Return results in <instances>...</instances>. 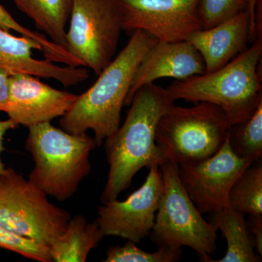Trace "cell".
<instances>
[{
  "label": "cell",
  "mask_w": 262,
  "mask_h": 262,
  "mask_svg": "<svg viewBox=\"0 0 262 262\" xmlns=\"http://www.w3.org/2000/svg\"><path fill=\"white\" fill-rule=\"evenodd\" d=\"M158 42L149 33L136 30L123 49L98 75L88 91L78 95L61 117V128L73 134L92 130L98 146L118 129L121 112L141 62Z\"/></svg>",
  "instance_id": "obj_2"
},
{
  "label": "cell",
  "mask_w": 262,
  "mask_h": 262,
  "mask_svg": "<svg viewBox=\"0 0 262 262\" xmlns=\"http://www.w3.org/2000/svg\"><path fill=\"white\" fill-rule=\"evenodd\" d=\"M42 52L40 45L28 37L10 34L0 28V70L10 76L25 74L38 78L52 79L66 88L77 85L89 79L84 67L58 66L49 60H38L33 51Z\"/></svg>",
  "instance_id": "obj_14"
},
{
  "label": "cell",
  "mask_w": 262,
  "mask_h": 262,
  "mask_svg": "<svg viewBox=\"0 0 262 262\" xmlns=\"http://www.w3.org/2000/svg\"><path fill=\"white\" fill-rule=\"evenodd\" d=\"M25 146L34 163L29 180L48 196L63 202L91 173L90 155L98 145L87 134H70L44 122L29 127Z\"/></svg>",
  "instance_id": "obj_4"
},
{
  "label": "cell",
  "mask_w": 262,
  "mask_h": 262,
  "mask_svg": "<svg viewBox=\"0 0 262 262\" xmlns=\"http://www.w3.org/2000/svg\"><path fill=\"white\" fill-rule=\"evenodd\" d=\"M122 0H73L66 49L100 75L115 57L123 31Z\"/></svg>",
  "instance_id": "obj_8"
},
{
  "label": "cell",
  "mask_w": 262,
  "mask_h": 262,
  "mask_svg": "<svg viewBox=\"0 0 262 262\" xmlns=\"http://www.w3.org/2000/svg\"><path fill=\"white\" fill-rule=\"evenodd\" d=\"M77 96L68 91L54 89L34 76L12 75L9 102L5 113L17 125L29 128L63 117Z\"/></svg>",
  "instance_id": "obj_12"
},
{
  "label": "cell",
  "mask_w": 262,
  "mask_h": 262,
  "mask_svg": "<svg viewBox=\"0 0 262 262\" xmlns=\"http://www.w3.org/2000/svg\"><path fill=\"white\" fill-rule=\"evenodd\" d=\"M104 237L96 221L82 215L71 217L63 233L49 246L52 261L84 262Z\"/></svg>",
  "instance_id": "obj_16"
},
{
  "label": "cell",
  "mask_w": 262,
  "mask_h": 262,
  "mask_svg": "<svg viewBox=\"0 0 262 262\" xmlns=\"http://www.w3.org/2000/svg\"><path fill=\"white\" fill-rule=\"evenodd\" d=\"M0 28L15 32L20 35L28 37L40 45L42 53L46 59L54 63H63L70 67H80V62L70 54L66 48L58 46L48 39L45 34L39 32H34L15 20L4 7L0 4Z\"/></svg>",
  "instance_id": "obj_21"
},
{
  "label": "cell",
  "mask_w": 262,
  "mask_h": 262,
  "mask_svg": "<svg viewBox=\"0 0 262 262\" xmlns=\"http://www.w3.org/2000/svg\"><path fill=\"white\" fill-rule=\"evenodd\" d=\"M130 105L124 123L103 141L110 169L101 195L103 204L128 189L141 169L160 166L166 160L155 135L160 119L173 100L166 89L151 83L136 91Z\"/></svg>",
  "instance_id": "obj_1"
},
{
  "label": "cell",
  "mask_w": 262,
  "mask_h": 262,
  "mask_svg": "<svg viewBox=\"0 0 262 262\" xmlns=\"http://www.w3.org/2000/svg\"><path fill=\"white\" fill-rule=\"evenodd\" d=\"M163 190L150 232L158 246L192 248L201 261L211 262L217 249V229L207 222L183 187L178 164L166 160L160 166Z\"/></svg>",
  "instance_id": "obj_5"
},
{
  "label": "cell",
  "mask_w": 262,
  "mask_h": 262,
  "mask_svg": "<svg viewBox=\"0 0 262 262\" xmlns=\"http://www.w3.org/2000/svg\"><path fill=\"white\" fill-rule=\"evenodd\" d=\"M71 217L13 169L6 168L0 175V225L8 230L49 248L63 233Z\"/></svg>",
  "instance_id": "obj_7"
},
{
  "label": "cell",
  "mask_w": 262,
  "mask_h": 262,
  "mask_svg": "<svg viewBox=\"0 0 262 262\" xmlns=\"http://www.w3.org/2000/svg\"><path fill=\"white\" fill-rule=\"evenodd\" d=\"M9 74L0 70V112H6L10 97Z\"/></svg>",
  "instance_id": "obj_26"
},
{
  "label": "cell",
  "mask_w": 262,
  "mask_h": 262,
  "mask_svg": "<svg viewBox=\"0 0 262 262\" xmlns=\"http://www.w3.org/2000/svg\"><path fill=\"white\" fill-rule=\"evenodd\" d=\"M187 40L203 57L206 72L218 70L251 42L249 14L245 10L212 28L196 31Z\"/></svg>",
  "instance_id": "obj_15"
},
{
  "label": "cell",
  "mask_w": 262,
  "mask_h": 262,
  "mask_svg": "<svg viewBox=\"0 0 262 262\" xmlns=\"http://www.w3.org/2000/svg\"><path fill=\"white\" fill-rule=\"evenodd\" d=\"M229 144L239 158L254 163L262 157V102L246 121L231 127Z\"/></svg>",
  "instance_id": "obj_20"
},
{
  "label": "cell",
  "mask_w": 262,
  "mask_h": 262,
  "mask_svg": "<svg viewBox=\"0 0 262 262\" xmlns=\"http://www.w3.org/2000/svg\"><path fill=\"white\" fill-rule=\"evenodd\" d=\"M252 164L254 163L234 152L228 137L213 156L200 161L179 164V178L188 196L202 214L211 213L229 206L231 188Z\"/></svg>",
  "instance_id": "obj_9"
},
{
  "label": "cell",
  "mask_w": 262,
  "mask_h": 262,
  "mask_svg": "<svg viewBox=\"0 0 262 262\" xmlns=\"http://www.w3.org/2000/svg\"><path fill=\"white\" fill-rule=\"evenodd\" d=\"M0 248L38 262H52L49 248L32 239L22 237L0 225Z\"/></svg>",
  "instance_id": "obj_24"
},
{
  "label": "cell",
  "mask_w": 262,
  "mask_h": 262,
  "mask_svg": "<svg viewBox=\"0 0 262 262\" xmlns=\"http://www.w3.org/2000/svg\"><path fill=\"white\" fill-rule=\"evenodd\" d=\"M261 36L218 70L174 81L166 89L174 101L208 102L225 112L232 126L249 118L262 102Z\"/></svg>",
  "instance_id": "obj_3"
},
{
  "label": "cell",
  "mask_w": 262,
  "mask_h": 262,
  "mask_svg": "<svg viewBox=\"0 0 262 262\" xmlns=\"http://www.w3.org/2000/svg\"><path fill=\"white\" fill-rule=\"evenodd\" d=\"M123 31L142 30L158 42L187 40L203 29L199 14L201 0H122Z\"/></svg>",
  "instance_id": "obj_10"
},
{
  "label": "cell",
  "mask_w": 262,
  "mask_h": 262,
  "mask_svg": "<svg viewBox=\"0 0 262 262\" xmlns=\"http://www.w3.org/2000/svg\"><path fill=\"white\" fill-rule=\"evenodd\" d=\"M229 204L243 214L262 218L261 164H252L241 174L231 188Z\"/></svg>",
  "instance_id": "obj_19"
},
{
  "label": "cell",
  "mask_w": 262,
  "mask_h": 262,
  "mask_svg": "<svg viewBox=\"0 0 262 262\" xmlns=\"http://www.w3.org/2000/svg\"><path fill=\"white\" fill-rule=\"evenodd\" d=\"M248 229L251 231V239L253 247L256 248V251L262 255V218L260 217L249 216L247 221Z\"/></svg>",
  "instance_id": "obj_25"
},
{
  "label": "cell",
  "mask_w": 262,
  "mask_h": 262,
  "mask_svg": "<svg viewBox=\"0 0 262 262\" xmlns=\"http://www.w3.org/2000/svg\"><path fill=\"white\" fill-rule=\"evenodd\" d=\"M16 126V124L9 118L8 120H0V175L3 173V171L6 168L5 164L3 163V160H2V153H3V149H4V146L3 145H4L5 136L6 135L8 131L13 130Z\"/></svg>",
  "instance_id": "obj_27"
},
{
  "label": "cell",
  "mask_w": 262,
  "mask_h": 262,
  "mask_svg": "<svg viewBox=\"0 0 262 262\" xmlns=\"http://www.w3.org/2000/svg\"><path fill=\"white\" fill-rule=\"evenodd\" d=\"M248 0H201L199 14L203 29H208L248 9Z\"/></svg>",
  "instance_id": "obj_23"
},
{
  "label": "cell",
  "mask_w": 262,
  "mask_h": 262,
  "mask_svg": "<svg viewBox=\"0 0 262 262\" xmlns=\"http://www.w3.org/2000/svg\"><path fill=\"white\" fill-rule=\"evenodd\" d=\"M17 8L32 19L38 30L52 42L65 48L67 25L73 0H12Z\"/></svg>",
  "instance_id": "obj_18"
},
{
  "label": "cell",
  "mask_w": 262,
  "mask_h": 262,
  "mask_svg": "<svg viewBox=\"0 0 262 262\" xmlns=\"http://www.w3.org/2000/svg\"><path fill=\"white\" fill-rule=\"evenodd\" d=\"M259 0H248L247 11L250 17V39L253 42L256 39V12Z\"/></svg>",
  "instance_id": "obj_28"
},
{
  "label": "cell",
  "mask_w": 262,
  "mask_h": 262,
  "mask_svg": "<svg viewBox=\"0 0 262 262\" xmlns=\"http://www.w3.org/2000/svg\"><path fill=\"white\" fill-rule=\"evenodd\" d=\"M231 127L225 112L213 103L198 102L192 107L173 105L160 119L155 140L166 160L179 165L216 154Z\"/></svg>",
  "instance_id": "obj_6"
},
{
  "label": "cell",
  "mask_w": 262,
  "mask_h": 262,
  "mask_svg": "<svg viewBox=\"0 0 262 262\" xmlns=\"http://www.w3.org/2000/svg\"><path fill=\"white\" fill-rule=\"evenodd\" d=\"M210 222L223 234L227 244L225 256L211 262H258L261 256L255 253L245 215L230 206L210 213Z\"/></svg>",
  "instance_id": "obj_17"
},
{
  "label": "cell",
  "mask_w": 262,
  "mask_h": 262,
  "mask_svg": "<svg viewBox=\"0 0 262 262\" xmlns=\"http://www.w3.org/2000/svg\"><path fill=\"white\" fill-rule=\"evenodd\" d=\"M163 190L160 166L150 167L145 182L125 201L117 200L98 208L96 222L104 236L139 244L149 235Z\"/></svg>",
  "instance_id": "obj_11"
},
{
  "label": "cell",
  "mask_w": 262,
  "mask_h": 262,
  "mask_svg": "<svg viewBox=\"0 0 262 262\" xmlns=\"http://www.w3.org/2000/svg\"><path fill=\"white\" fill-rule=\"evenodd\" d=\"M136 243L127 241L124 246H112L106 251L103 262H173L182 256V249L158 246L155 252L140 249Z\"/></svg>",
  "instance_id": "obj_22"
},
{
  "label": "cell",
  "mask_w": 262,
  "mask_h": 262,
  "mask_svg": "<svg viewBox=\"0 0 262 262\" xmlns=\"http://www.w3.org/2000/svg\"><path fill=\"white\" fill-rule=\"evenodd\" d=\"M204 73L203 57L187 40L158 42L147 52L136 71L125 105H130L138 90L159 79L182 80Z\"/></svg>",
  "instance_id": "obj_13"
}]
</instances>
